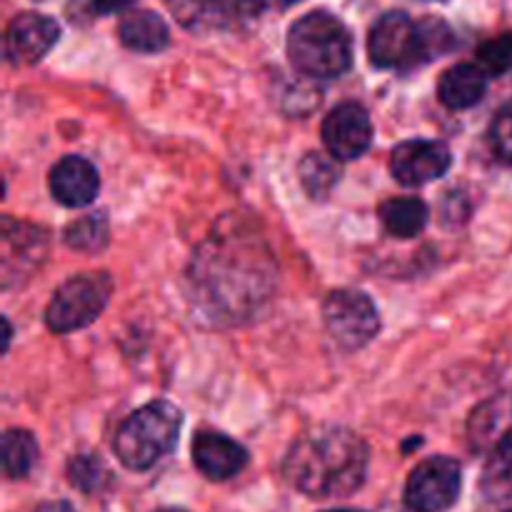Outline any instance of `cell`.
Returning <instances> with one entry per match:
<instances>
[{
    "label": "cell",
    "mask_w": 512,
    "mask_h": 512,
    "mask_svg": "<svg viewBox=\"0 0 512 512\" xmlns=\"http://www.w3.org/2000/svg\"><path fill=\"white\" fill-rule=\"evenodd\" d=\"M275 283L278 268L270 250L243 230H215L188 268L190 305L210 325H238L258 315Z\"/></svg>",
    "instance_id": "6da1fadb"
},
{
    "label": "cell",
    "mask_w": 512,
    "mask_h": 512,
    "mask_svg": "<svg viewBox=\"0 0 512 512\" xmlns=\"http://www.w3.org/2000/svg\"><path fill=\"white\" fill-rule=\"evenodd\" d=\"M368 445L353 430L320 425L300 435L283 460V475L310 498H348L368 475Z\"/></svg>",
    "instance_id": "7a4b0ae2"
},
{
    "label": "cell",
    "mask_w": 512,
    "mask_h": 512,
    "mask_svg": "<svg viewBox=\"0 0 512 512\" xmlns=\"http://www.w3.org/2000/svg\"><path fill=\"white\" fill-rule=\"evenodd\" d=\"M285 45L293 68L308 78H340L353 65V35L348 25L328 10H310L295 20Z\"/></svg>",
    "instance_id": "3957f363"
},
{
    "label": "cell",
    "mask_w": 512,
    "mask_h": 512,
    "mask_svg": "<svg viewBox=\"0 0 512 512\" xmlns=\"http://www.w3.org/2000/svg\"><path fill=\"white\" fill-rule=\"evenodd\" d=\"M183 413L168 400H155L135 410L118 428L113 453L128 470H150L178 443Z\"/></svg>",
    "instance_id": "277c9868"
},
{
    "label": "cell",
    "mask_w": 512,
    "mask_h": 512,
    "mask_svg": "<svg viewBox=\"0 0 512 512\" xmlns=\"http://www.w3.org/2000/svg\"><path fill=\"white\" fill-rule=\"evenodd\" d=\"M113 283L108 273H83L60 285L45 310V323L53 333L68 335L95 323L108 305Z\"/></svg>",
    "instance_id": "5b68a950"
},
{
    "label": "cell",
    "mask_w": 512,
    "mask_h": 512,
    "mask_svg": "<svg viewBox=\"0 0 512 512\" xmlns=\"http://www.w3.org/2000/svg\"><path fill=\"white\" fill-rule=\"evenodd\" d=\"M368 58L375 68L408 70L425 63L420 23L403 10H388L368 33Z\"/></svg>",
    "instance_id": "8992f818"
},
{
    "label": "cell",
    "mask_w": 512,
    "mask_h": 512,
    "mask_svg": "<svg viewBox=\"0 0 512 512\" xmlns=\"http://www.w3.org/2000/svg\"><path fill=\"white\" fill-rule=\"evenodd\" d=\"M323 320L335 343L360 350L378 335L380 315L373 300L358 290H335L323 303Z\"/></svg>",
    "instance_id": "52a82bcc"
},
{
    "label": "cell",
    "mask_w": 512,
    "mask_h": 512,
    "mask_svg": "<svg viewBox=\"0 0 512 512\" xmlns=\"http://www.w3.org/2000/svg\"><path fill=\"white\" fill-rule=\"evenodd\" d=\"M463 488V468L458 460L435 455L410 473L405 485V505L413 512H445L453 508Z\"/></svg>",
    "instance_id": "ba28073f"
},
{
    "label": "cell",
    "mask_w": 512,
    "mask_h": 512,
    "mask_svg": "<svg viewBox=\"0 0 512 512\" xmlns=\"http://www.w3.org/2000/svg\"><path fill=\"white\" fill-rule=\"evenodd\" d=\"M450 165H453V155L448 145L438 140H405L390 155V173L400 185H408V188L435 183L448 173Z\"/></svg>",
    "instance_id": "9c48e42d"
},
{
    "label": "cell",
    "mask_w": 512,
    "mask_h": 512,
    "mask_svg": "<svg viewBox=\"0 0 512 512\" xmlns=\"http://www.w3.org/2000/svg\"><path fill=\"white\" fill-rule=\"evenodd\" d=\"M323 143L338 163L358 160L373 143V123L360 103H340L323 123Z\"/></svg>",
    "instance_id": "30bf717a"
},
{
    "label": "cell",
    "mask_w": 512,
    "mask_h": 512,
    "mask_svg": "<svg viewBox=\"0 0 512 512\" xmlns=\"http://www.w3.org/2000/svg\"><path fill=\"white\" fill-rule=\"evenodd\" d=\"M60 40L58 20L43 13H18L5 28V60L13 65H35Z\"/></svg>",
    "instance_id": "8fae6325"
},
{
    "label": "cell",
    "mask_w": 512,
    "mask_h": 512,
    "mask_svg": "<svg viewBox=\"0 0 512 512\" xmlns=\"http://www.w3.org/2000/svg\"><path fill=\"white\" fill-rule=\"evenodd\" d=\"M195 468L210 480H230L248 465V450L223 433L205 430L193 440Z\"/></svg>",
    "instance_id": "7c38bea8"
},
{
    "label": "cell",
    "mask_w": 512,
    "mask_h": 512,
    "mask_svg": "<svg viewBox=\"0 0 512 512\" xmlns=\"http://www.w3.org/2000/svg\"><path fill=\"white\" fill-rule=\"evenodd\" d=\"M98 190V170L80 155H68L50 170V193L65 208H83V205L93 203Z\"/></svg>",
    "instance_id": "4fadbf2b"
},
{
    "label": "cell",
    "mask_w": 512,
    "mask_h": 512,
    "mask_svg": "<svg viewBox=\"0 0 512 512\" xmlns=\"http://www.w3.org/2000/svg\"><path fill=\"white\" fill-rule=\"evenodd\" d=\"M45 248H48V238L43 230L33 228V225L13 223L5 218L3 223V278L5 285L10 280L28 275L40 260L45 258Z\"/></svg>",
    "instance_id": "5bb4252c"
},
{
    "label": "cell",
    "mask_w": 512,
    "mask_h": 512,
    "mask_svg": "<svg viewBox=\"0 0 512 512\" xmlns=\"http://www.w3.org/2000/svg\"><path fill=\"white\" fill-rule=\"evenodd\" d=\"M488 90V75L478 63H458L443 73L438 83V98L445 108L465 110L483 100Z\"/></svg>",
    "instance_id": "9a60e30c"
},
{
    "label": "cell",
    "mask_w": 512,
    "mask_h": 512,
    "mask_svg": "<svg viewBox=\"0 0 512 512\" xmlns=\"http://www.w3.org/2000/svg\"><path fill=\"white\" fill-rule=\"evenodd\" d=\"M120 43L135 53H160L170 43V28L155 10H133L118 25Z\"/></svg>",
    "instance_id": "2e32d148"
},
{
    "label": "cell",
    "mask_w": 512,
    "mask_h": 512,
    "mask_svg": "<svg viewBox=\"0 0 512 512\" xmlns=\"http://www.w3.org/2000/svg\"><path fill=\"white\" fill-rule=\"evenodd\" d=\"M380 220L383 228L395 238H415L428 225V205L420 198H390L380 205Z\"/></svg>",
    "instance_id": "e0dca14e"
},
{
    "label": "cell",
    "mask_w": 512,
    "mask_h": 512,
    "mask_svg": "<svg viewBox=\"0 0 512 512\" xmlns=\"http://www.w3.org/2000/svg\"><path fill=\"white\" fill-rule=\"evenodd\" d=\"M512 415V400L510 398H495L490 403L480 405L470 418V443L475 450H488L490 445H498L508 430H503L505 420Z\"/></svg>",
    "instance_id": "ac0fdd59"
},
{
    "label": "cell",
    "mask_w": 512,
    "mask_h": 512,
    "mask_svg": "<svg viewBox=\"0 0 512 512\" xmlns=\"http://www.w3.org/2000/svg\"><path fill=\"white\" fill-rule=\"evenodd\" d=\"M300 183L308 190L310 198L325 200L340 180V163L333 155L308 153L300 163Z\"/></svg>",
    "instance_id": "d6986e66"
},
{
    "label": "cell",
    "mask_w": 512,
    "mask_h": 512,
    "mask_svg": "<svg viewBox=\"0 0 512 512\" xmlns=\"http://www.w3.org/2000/svg\"><path fill=\"white\" fill-rule=\"evenodd\" d=\"M38 460V443L28 430H5L3 470L8 478H25Z\"/></svg>",
    "instance_id": "ffe728a7"
},
{
    "label": "cell",
    "mask_w": 512,
    "mask_h": 512,
    "mask_svg": "<svg viewBox=\"0 0 512 512\" xmlns=\"http://www.w3.org/2000/svg\"><path fill=\"white\" fill-rule=\"evenodd\" d=\"M483 488L495 500L512 498V425L493 448V458L488 460V468H485Z\"/></svg>",
    "instance_id": "44dd1931"
},
{
    "label": "cell",
    "mask_w": 512,
    "mask_h": 512,
    "mask_svg": "<svg viewBox=\"0 0 512 512\" xmlns=\"http://www.w3.org/2000/svg\"><path fill=\"white\" fill-rule=\"evenodd\" d=\"M65 245L73 250H83V253H98L108 245V220L105 215H85V218L75 220L65 228L63 235Z\"/></svg>",
    "instance_id": "7402d4cb"
},
{
    "label": "cell",
    "mask_w": 512,
    "mask_h": 512,
    "mask_svg": "<svg viewBox=\"0 0 512 512\" xmlns=\"http://www.w3.org/2000/svg\"><path fill=\"white\" fill-rule=\"evenodd\" d=\"M68 480L80 493H98L108 483V468L95 455H75L68 463Z\"/></svg>",
    "instance_id": "603a6c76"
},
{
    "label": "cell",
    "mask_w": 512,
    "mask_h": 512,
    "mask_svg": "<svg viewBox=\"0 0 512 512\" xmlns=\"http://www.w3.org/2000/svg\"><path fill=\"white\" fill-rule=\"evenodd\" d=\"M478 65L485 75H505L512 70V33L485 40L478 48Z\"/></svg>",
    "instance_id": "cb8c5ba5"
},
{
    "label": "cell",
    "mask_w": 512,
    "mask_h": 512,
    "mask_svg": "<svg viewBox=\"0 0 512 512\" xmlns=\"http://www.w3.org/2000/svg\"><path fill=\"white\" fill-rule=\"evenodd\" d=\"M420 38H423L425 63H430V60L440 58V55L450 53L455 48V33L440 18L420 20Z\"/></svg>",
    "instance_id": "d4e9b609"
},
{
    "label": "cell",
    "mask_w": 512,
    "mask_h": 512,
    "mask_svg": "<svg viewBox=\"0 0 512 512\" xmlns=\"http://www.w3.org/2000/svg\"><path fill=\"white\" fill-rule=\"evenodd\" d=\"M490 140H493V148L505 163L512 165V103L503 105L500 113L495 115L493 128H490Z\"/></svg>",
    "instance_id": "484cf974"
},
{
    "label": "cell",
    "mask_w": 512,
    "mask_h": 512,
    "mask_svg": "<svg viewBox=\"0 0 512 512\" xmlns=\"http://www.w3.org/2000/svg\"><path fill=\"white\" fill-rule=\"evenodd\" d=\"M238 5L240 13H248V15H260L265 10H273V8H290L293 3L298 0H233Z\"/></svg>",
    "instance_id": "4316f807"
},
{
    "label": "cell",
    "mask_w": 512,
    "mask_h": 512,
    "mask_svg": "<svg viewBox=\"0 0 512 512\" xmlns=\"http://www.w3.org/2000/svg\"><path fill=\"white\" fill-rule=\"evenodd\" d=\"M135 0H85V5H90V10L98 15H113V13H123L133 5Z\"/></svg>",
    "instance_id": "83f0119b"
},
{
    "label": "cell",
    "mask_w": 512,
    "mask_h": 512,
    "mask_svg": "<svg viewBox=\"0 0 512 512\" xmlns=\"http://www.w3.org/2000/svg\"><path fill=\"white\" fill-rule=\"evenodd\" d=\"M35 512H75V510H73V505L63 503V500H50V503L38 505Z\"/></svg>",
    "instance_id": "f1b7e54d"
},
{
    "label": "cell",
    "mask_w": 512,
    "mask_h": 512,
    "mask_svg": "<svg viewBox=\"0 0 512 512\" xmlns=\"http://www.w3.org/2000/svg\"><path fill=\"white\" fill-rule=\"evenodd\" d=\"M153 512H188V510H180V508H160V510H153Z\"/></svg>",
    "instance_id": "f546056e"
},
{
    "label": "cell",
    "mask_w": 512,
    "mask_h": 512,
    "mask_svg": "<svg viewBox=\"0 0 512 512\" xmlns=\"http://www.w3.org/2000/svg\"><path fill=\"white\" fill-rule=\"evenodd\" d=\"M325 512H365V510H350V508H343V510H325Z\"/></svg>",
    "instance_id": "4dcf8cb0"
},
{
    "label": "cell",
    "mask_w": 512,
    "mask_h": 512,
    "mask_svg": "<svg viewBox=\"0 0 512 512\" xmlns=\"http://www.w3.org/2000/svg\"><path fill=\"white\" fill-rule=\"evenodd\" d=\"M33 3H48V0H33Z\"/></svg>",
    "instance_id": "1f68e13d"
},
{
    "label": "cell",
    "mask_w": 512,
    "mask_h": 512,
    "mask_svg": "<svg viewBox=\"0 0 512 512\" xmlns=\"http://www.w3.org/2000/svg\"><path fill=\"white\" fill-rule=\"evenodd\" d=\"M510 512H512V510H510Z\"/></svg>",
    "instance_id": "d6a6232c"
}]
</instances>
